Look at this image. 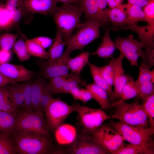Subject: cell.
<instances>
[{
  "mask_svg": "<svg viewBox=\"0 0 154 154\" xmlns=\"http://www.w3.org/2000/svg\"><path fill=\"white\" fill-rule=\"evenodd\" d=\"M21 85L24 99L23 110L28 112H33L32 104V83L28 81Z\"/></svg>",
  "mask_w": 154,
  "mask_h": 154,
  "instance_id": "cell-37",
  "label": "cell"
},
{
  "mask_svg": "<svg viewBox=\"0 0 154 154\" xmlns=\"http://www.w3.org/2000/svg\"><path fill=\"white\" fill-rule=\"evenodd\" d=\"M110 31L109 29L106 31L100 44L92 55H97L105 59L113 57L114 53L117 48L111 38Z\"/></svg>",
  "mask_w": 154,
  "mask_h": 154,
  "instance_id": "cell-21",
  "label": "cell"
},
{
  "mask_svg": "<svg viewBox=\"0 0 154 154\" xmlns=\"http://www.w3.org/2000/svg\"><path fill=\"white\" fill-rule=\"evenodd\" d=\"M15 113L0 111V134L10 136L15 131L16 121Z\"/></svg>",
  "mask_w": 154,
  "mask_h": 154,
  "instance_id": "cell-23",
  "label": "cell"
},
{
  "mask_svg": "<svg viewBox=\"0 0 154 154\" xmlns=\"http://www.w3.org/2000/svg\"><path fill=\"white\" fill-rule=\"evenodd\" d=\"M146 26H140L136 23L127 25L120 29H129L135 32L138 38L144 44L145 48L154 45V22H148Z\"/></svg>",
  "mask_w": 154,
  "mask_h": 154,
  "instance_id": "cell-17",
  "label": "cell"
},
{
  "mask_svg": "<svg viewBox=\"0 0 154 154\" xmlns=\"http://www.w3.org/2000/svg\"><path fill=\"white\" fill-rule=\"evenodd\" d=\"M0 73L16 83L27 81L32 78L34 73L23 65L0 62Z\"/></svg>",
  "mask_w": 154,
  "mask_h": 154,
  "instance_id": "cell-14",
  "label": "cell"
},
{
  "mask_svg": "<svg viewBox=\"0 0 154 154\" xmlns=\"http://www.w3.org/2000/svg\"><path fill=\"white\" fill-rule=\"evenodd\" d=\"M6 86L0 87V111L15 113L17 109L12 101L8 87Z\"/></svg>",
  "mask_w": 154,
  "mask_h": 154,
  "instance_id": "cell-30",
  "label": "cell"
},
{
  "mask_svg": "<svg viewBox=\"0 0 154 154\" xmlns=\"http://www.w3.org/2000/svg\"><path fill=\"white\" fill-rule=\"evenodd\" d=\"M16 83V82L7 78L0 73V87L9 84H15Z\"/></svg>",
  "mask_w": 154,
  "mask_h": 154,
  "instance_id": "cell-49",
  "label": "cell"
},
{
  "mask_svg": "<svg viewBox=\"0 0 154 154\" xmlns=\"http://www.w3.org/2000/svg\"><path fill=\"white\" fill-rule=\"evenodd\" d=\"M149 127L154 128V94L149 97L143 103Z\"/></svg>",
  "mask_w": 154,
  "mask_h": 154,
  "instance_id": "cell-39",
  "label": "cell"
},
{
  "mask_svg": "<svg viewBox=\"0 0 154 154\" xmlns=\"http://www.w3.org/2000/svg\"><path fill=\"white\" fill-rule=\"evenodd\" d=\"M14 25L11 13L6 8L4 3L0 2V30L8 29Z\"/></svg>",
  "mask_w": 154,
  "mask_h": 154,
  "instance_id": "cell-36",
  "label": "cell"
},
{
  "mask_svg": "<svg viewBox=\"0 0 154 154\" xmlns=\"http://www.w3.org/2000/svg\"><path fill=\"white\" fill-rule=\"evenodd\" d=\"M82 13L78 4L66 3L57 7L52 14L57 29L61 33L66 43L80 23Z\"/></svg>",
  "mask_w": 154,
  "mask_h": 154,
  "instance_id": "cell-2",
  "label": "cell"
},
{
  "mask_svg": "<svg viewBox=\"0 0 154 154\" xmlns=\"http://www.w3.org/2000/svg\"><path fill=\"white\" fill-rule=\"evenodd\" d=\"M78 113L79 121L82 132L92 135L106 120L110 118L101 109H94L74 105Z\"/></svg>",
  "mask_w": 154,
  "mask_h": 154,
  "instance_id": "cell-6",
  "label": "cell"
},
{
  "mask_svg": "<svg viewBox=\"0 0 154 154\" xmlns=\"http://www.w3.org/2000/svg\"><path fill=\"white\" fill-rule=\"evenodd\" d=\"M86 88L91 93L93 98L97 102L102 109L108 110L111 108L108 95L104 90L94 83L87 84Z\"/></svg>",
  "mask_w": 154,
  "mask_h": 154,
  "instance_id": "cell-24",
  "label": "cell"
},
{
  "mask_svg": "<svg viewBox=\"0 0 154 154\" xmlns=\"http://www.w3.org/2000/svg\"><path fill=\"white\" fill-rule=\"evenodd\" d=\"M71 52L67 49L62 55L54 62L47 64L46 61H42L38 63L43 76L46 78L58 76L68 73V61L71 58Z\"/></svg>",
  "mask_w": 154,
  "mask_h": 154,
  "instance_id": "cell-13",
  "label": "cell"
},
{
  "mask_svg": "<svg viewBox=\"0 0 154 154\" xmlns=\"http://www.w3.org/2000/svg\"><path fill=\"white\" fill-rule=\"evenodd\" d=\"M32 39L44 49L50 46L52 43V40L46 37L40 36Z\"/></svg>",
  "mask_w": 154,
  "mask_h": 154,
  "instance_id": "cell-44",
  "label": "cell"
},
{
  "mask_svg": "<svg viewBox=\"0 0 154 154\" xmlns=\"http://www.w3.org/2000/svg\"><path fill=\"white\" fill-rule=\"evenodd\" d=\"M112 127L118 132L124 140L133 144H143L152 140L154 128L128 125L119 121L112 122Z\"/></svg>",
  "mask_w": 154,
  "mask_h": 154,
  "instance_id": "cell-7",
  "label": "cell"
},
{
  "mask_svg": "<svg viewBox=\"0 0 154 154\" xmlns=\"http://www.w3.org/2000/svg\"><path fill=\"white\" fill-rule=\"evenodd\" d=\"M123 58V55L120 54L117 58H114L115 73L114 84V88L112 100L113 103L115 100H118L120 99L126 82V75L122 65Z\"/></svg>",
  "mask_w": 154,
  "mask_h": 154,
  "instance_id": "cell-16",
  "label": "cell"
},
{
  "mask_svg": "<svg viewBox=\"0 0 154 154\" xmlns=\"http://www.w3.org/2000/svg\"><path fill=\"white\" fill-rule=\"evenodd\" d=\"M97 5L98 8L104 11L107 5L106 0H96Z\"/></svg>",
  "mask_w": 154,
  "mask_h": 154,
  "instance_id": "cell-51",
  "label": "cell"
},
{
  "mask_svg": "<svg viewBox=\"0 0 154 154\" xmlns=\"http://www.w3.org/2000/svg\"><path fill=\"white\" fill-rule=\"evenodd\" d=\"M133 35L129 34L125 37L117 36L114 42L120 54L125 58L132 66L139 67L138 59L141 57L142 48L144 44L142 41L134 38Z\"/></svg>",
  "mask_w": 154,
  "mask_h": 154,
  "instance_id": "cell-10",
  "label": "cell"
},
{
  "mask_svg": "<svg viewBox=\"0 0 154 154\" xmlns=\"http://www.w3.org/2000/svg\"><path fill=\"white\" fill-rule=\"evenodd\" d=\"M101 25L98 21L88 20L80 23L76 33L72 35L66 43V48L71 52L74 50L81 49L100 37V27Z\"/></svg>",
  "mask_w": 154,
  "mask_h": 154,
  "instance_id": "cell-4",
  "label": "cell"
},
{
  "mask_svg": "<svg viewBox=\"0 0 154 154\" xmlns=\"http://www.w3.org/2000/svg\"><path fill=\"white\" fill-rule=\"evenodd\" d=\"M145 48L141 56L142 62L139 68V73L149 71L154 64V45Z\"/></svg>",
  "mask_w": 154,
  "mask_h": 154,
  "instance_id": "cell-31",
  "label": "cell"
},
{
  "mask_svg": "<svg viewBox=\"0 0 154 154\" xmlns=\"http://www.w3.org/2000/svg\"><path fill=\"white\" fill-rule=\"evenodd\" d=\"M154 142L148 140L141 144H125L113 154H153Z\"/></svg>",
  "mask_w": 154,
  "mask_h": 154,
  "instance_id": "cell-20",
  "label": "cell"
},
{
  "mask_svg": "<svg viewBox=\"0 0 154 154\" xmlns=\"http://www.w3.org/2000/svg\"><path fill=\"white\" fill-rule=\"evenodd\" d=\"M66 45L61 33L57 29L54 42L50 46L48 52L49 57L46 61L47 63L51 64L60 58L63 53L64 46Z\"/></svg>",
  "mask_w": 154,
  "mask_h": 154,
  "instance_id": "cell-22",
  "label": "cell"
},
{
  "mask_svg": "<svg viewBox=\"0 0 154 154\" xmlns=\"http://www.w3.org/2000/svg\"><path fill=\"white\" fill-rule=\"evenodd\" d=\"M126 75V82L123 87L121 97L118 100L112 104L124 102L137 96L139 94V84L129 74H127Z\"/></svg>",
  "mask_w": 154,
  "mask_h": 154,
  "instance_id": "cell-25",
  "label": "cell"
},
{
  "mask_svg": "<svg viewBox=\"0 0 154 154\" xmlns=\"http://www.w3.org/2000/svg\"><path fill=\"white\" fill-rule=\"evenodd\" d=\"M23 2L26 10L44 15L52 14L57 7L54 0H23Z\"/></svg>",
  "mask_w": 154,
  "mask_h": 154,
  "instance_id": "cell-18",
  "label": "cell"
},
{
  "mask_svg": "<svg viewBox=\"0 0 154 154\" xmlns=\"http://www.w3.org/2000/svg\"><path fill=\"white\" fill-rule=\"evenodd\" d=\"M18 37V34L5 33L0 35V48L10 50Z\"/></svg>",
  "mask_w": 154,
  "mask_h": 154,
  "instance_id": "cell-40",
  "label": "cell"
},
{
  "mask_svg": "<svg viewBox=\"0 0 154 154\" xmlns=\"http://www.w3.org/2000/svg\"><path fill=\"white\" fill-rule=\"evenodd\" d=\"M154 83L148 81L139 84L138 96L143 103L149 96L154 94Z\"/></svg>",
  "mask_w": 154,
  "mask_h": 154,
  "instance_id": "cell-41",
  "label": "cell"
},
{
  "mask_svg": "<svg viewBox=\"0 0 154 154\" xmlns=\"http://www.w3.org/2000/svg\"><path fill=\"white\" fill-rule=\"evenodd\" d=\"M151 81L154 82V70H153L148 72L139 73V76L137 81L138 84H140L143 83Z\"/></svg>",
  "mask_w": 154,
  "mask_h": 154,
  "instance_id": "cell-43",
  "label": "cell"
},
{
  "mask_svg": "<svg viewBox=\"0 0 154 154\" xmlns=\"http://www.w3.org/2000/svg\"><path fill=\"white\" fill-rule=\"evenodd\" d=\"M44 81L40 78L32 83V104L34 112L44 114L40 106V100Z\"/></svg>",
  "mask_w": 154,
  "mask_h": 154,
  "instance_id": "cell-28",
  "label": "cell"
},
{
  "mask_svg": "<svg viewBox=\"0 0 154 154\" xmlns=\"http://www.w3.org/2000/svg\"><path fill=\"white\" fill-rule=\"evenodd\" d=\"M94 83L104 90L107 93L109 100L112 102L113 91L105 81L100 70L99 67L89 62L88 64Z\"/></svg>",
  "mask_w": 154,
  "mask_h": 154,
  "instance_id": "cell-26",
  "label": "cell"
},
{
  "mask_svg": "<svg viewBox=\"0 0 154 154\" xmlns=\"http://www.w3.org/2000/svg\"><path fill=\"white\" fill-rule=\"evenodd\" d=\"M128 3L138 5L143 8L146 5L150 0H127Z\"/></svg>",
  "mask_w": 154,
  "mask_h": 154,
  "instance_id": "cell-50",
  "label": "cell"
},
{
  "mask_svg": "<svg viewBox=\"0 0 154 154\" xmlns=\"http://www.w3.org/2000/svg\"><path fill=\"white\" fill-rule=\"evenodd\" d=\"M110 8L119 7L122 5L123 0H106Z\"/></svg>",
  "mask_w": 154,
  "mask_h": 154,
  "instance_id": "cell-48",
  "label": "cell"
},
{
  "mask_svg": "<svg viewBox=\"0 0 154 154\" xmlns=\"http://www.w3.org/2000/svg\"><path fill=\"white\" fill-rule=\"evenodd\" d=\"M48 87V83L44 82L40 100L41 107L44 113L46 108L53 99Z\"/></svg>",
  "mask_w": 154,
  "mask_h": 154,
  "instance_id": "cell-42",
  "label": "cell"
},
{
  "mask_svg": "<svg viewBox=\"0 0 154 154\" xmlns=\"http://www.w3.org/2000/svg\"><path fill=\"white\" fill-rule=\"evenodd\" d=\"M66 151L72 154L110 153L91 135L82 132L77 134Z\"/></svg>",
  "mask_w": 154,
  "mask_h": 154,
  "instance_id": "cell-9",
  "label": "cell"
},
{
  "mask_svg": "<svg viewBox=\"0 0 154 154\" xmlns=\"http://www.w3.org/2000/svg\"><path fill=\"white\" fill-rule=\"evenodd\" d=\"M91 135L110 153L113 154L125 144L122 136L107 125H102Z\"/></svg>",
  "mask_w": 154,
  "mask_h": 154,
  "instance_id": "cell-11",
  "label": "cell"
},
{
  "mask_svg": "<svg viewBox=\"0 0 154 154\" xmlns=\"http://www.w3.org/2000/svg\"><path fill=\"white\" fill-rule=\"evenodd\" d=\"M122 5L126 13L129 25L136 23L140 21L145 22V15L142 7L129 3Z\"/></svg>",
  "mask_w": 154,
  "mask_h": 154,
  "instance_id": "cell-29",
  "label": "cell"
},
{
  "mask_svg": "<svg viewBox=\"0 0 154 154\" xmlns=\"http://www.w3.org/2000/svg\"><path fill=\"white\" fill-rule=\"evenodd\" d=\"M3 135H2V134H0V136Z\"/></svg>",
  "mask_w": 154,
  "mask_h": 154,
  "instance_id": "cell-53",
  "label": "cell"
},
{
  "mask_svg": "<svg viewBox=\"0 0 154 154\" xmlns=\"http://www.w3.org/2000/svg\"><path fill=\"white\" fill-rule=\"evenodd\" d=\"M26 38L25 35L22 34L19 39L16 41L13 47L14 52L21 62L26 61L30 58V55L26 48Z\"/></svg>",
  "mask_w": 154,
  "mask_h": 154,
  "instance_id": "cell-32",
  "label": "cell"
},
{
  "mask_svg": "<svg viewBox=\"0 0 154 154\" xmlns=\"http://www.w3.org/2000/svg\"><path fill=\"white\" fill-rule=\"evenodd\" d=\"M11 52L10 50L0 48V62H7L11 58Z\"/></svg>",
  "mask_w": 154,
  "mask_h": 154,
  "instance_id": "cell-46",
  "label": "cell"
},
{
  "mask_svg": "<svg viewBox=\"0 0 154 154\" xmlns=\"http://www.w3.org/2000/svg\"><path fill=\"white\" fill-rule=\"evenodd\" d=\"M23 131L36 132L50 136L49 129L44 114L34 111L24 110L16 115L14 131Z\"/></svg>",
  "mask_w": 154,
  "mask_h": 154,
  "instance_id": "cell-5",
  "label": "cell"
},
{
  "mask_svg": "<svg viewBox=\"0 0 154 154\" xmlns=\"http://www.w3.org/2000/svg\"><path fill=\"white\" fill-rule=\"evenodd\" d=\"M104 12L112 24L114 30L129 24L126 11L122 4L118 7L106 9Z\"/></svg>",
  "mask_w": 154,
  "mask_h": 154,
  "instance_id": "cell-19",
  "label": "cell"
},
{
  "mask_svg": "<svg viewBox=\"0 0 154 154\" xmlns=\"http://www.w3.org/2000/svg\"><path fill=\"white\" fill-rule=\"evenodd\" d=\"M57 4L58 3H62L63 4L69 3L78 4L79 0H54Z\"/></svg>",
  "mask_w": 154,
  "mask_h": 154,
  "instance_id": "cell-52",
  "label": "cell"
},
{
  "mask_svg": "<svg viewBox=\"0 0 154 154\" xmlns=\"http://www.w3.org/2000/svg\"><path fill=\"white\" fill-rule=\"evenodd\" d=\"M81 97L80 100L83 104L86 103L88 101L93 98L91 92L86 88L80 89Z\"/></svg>",
  "mask_w": 154,
  "mask_h": 154,
  "instance_id": "cell-45",
  "label": "cell"
},
{
  "mask_svg": "<svg viewBox=\"0 0 154 154\" xmlns=\"http://www.w3.org/2000/svg\"><path fill=\"white\" fill-rule=\"evenodd\" d=\"M17 152L13 141L10 136L3 135L0 136V154H13Z\"/></svg>",
  "mask_w": 154,
  "mask_h": 154,
  "instance_id": "cell-38",
  "label": "cell"
},
{
  "mask_svg": "<svg viewBox=\"0 0 154 154\" xmlns=\"http://www.w3.org/2000/svg\"><path fill=\"white\" fill-rule=\"evenodd\" d=\"M25 43L27 51L30 55L48 60L49 56L48 52L32 39H26Z\"/></svg>",
  "mask_w": 154,
  "mask_h": 154,
  "instance_id": "cell-33",
  "label": "cell"
},
{
  "mask_svg": "<svg viewBox=\"0 0 154 154\" xmlns=\"http://www.w3.org/2000/svg\"><path fill=\"white\" fill-rule=\"evenodd\" d=\"M12 101L17 109H23L24 99L23 90L21 84H12L8 87Z\"/></svg>",
  "mask_w": 154,
  "mask_h": 154,
  "instance_id": "cell-34",
  "label": "cell"
},
{
  "mask_svg": "<svg viewBox=\"0 0 154 154\" xmlns=\"http://www.w3.org/2000/svg\"><path fill=\"white\" fill-rule=\"evenodd\" d=\"M101 73L104 79L111 87L114 85L115 73L114 58H111L108 64L99 67Z\"/></svg>",
  "mask_w": 154,
  "mask_h": 154,
  "instance_id": "cell-35",
  "label": "cell"
},
{
  "mask_svg": "<svg viewBox=\"0 0 154 154\" xmlns=\"http://www.w3.org/2000/svg\"><path fill=\"white\" fill-rule=\"evenodd\" d=\"M78 5L84 14L87 20L97 21L101 26L110 22L104 11L98 8L96 0H79Z\"/></svg>",
  "mask_w": 154,
  "mask_h": 154,
  "instance_id": "cell-15",
  "label": "cell"
},
{
  "mask_svg": "<svg viewBox=\"0 0 154 154\" xmlns=\"http://www.w3.org/2000/svg\"><path fill=\"white\" fill-rule=\"evenodd\" d=\"M140 100L138 95L131 103L122 102L112 104L111 107H115V110L114 114L110 117L128 125L149 127L147 117Z\"/></svg>",
  "mask_w": 154,
  "mask_h": 154,
  "instance_id": "cell-3",
  "label": "cell"
},
{
  "mask_svg": "<svg viewBox=\"0 0 154 154\" xmlns=\"http://www.w3.org/2000/svg\"><path fill=\"white\" fill-rule=\"evenodd\" d=\"M73 97L74 101L76 100H80L81 92L80 89L78 86H76L73 88L70 92Z\"/></svg>",
  "mask_w": 154,
  "mask_h": 154,
  "instance_id": "cell-47",
  "label": "cell"
},
{
  "mask_svg": "<svg viewBox=\"0 0 154 154\" xmlns=\"http://www.w3.org/2000/svg\"><path fill=\"white\" fill-rule=\"evenodd\" d=\"M13 141L17 152L21 154H45L51 153L49 136L38 133L14 131Z\"/></svg>",
  "mask_w": 154,
  "mask_h": 154,
  "instance_id": "cell-1",
  "label": "cell"
},
{
  "mask_svg": "<svg viewBox=\"0 0 154 154\" xmlns=\"http://www.w3.org/2000/svg\"><path fill=\"white\" fill-rule=\"evenodd\" d=\"M89 52H83L73 58H70L68 65L71 73L80 75L83 68L89 62Z\"/></svg>",
  "mask_w": 154,
  "mask_h": 154,
  "instance_id": "cell-27",
  "label": "cell"
},
{
  "mask_svg": "<svg viewBox=\"0 0 154 154\" xmlns=\"http://www.w3.org/2000/svg\"><path fill=\"white\" fill-rule=\"evenodd\" d=\"M74 105L70 106L59 98H54L44 110L49 129L56 130L72 112L76 111Z\"/></svg>",
  "mask_w": 154,
  "mask_h": 154,
  "instance_id": "cell-8",
  "label": "cell"
},
{
  "mask_svg": "<svg viewBox=\"0 0 154 154\" xmlns=\"http://www.w3.org/2000/svg\"><path fill=\"white\" fill-rule=\"evenodd\" d=\"M86 84L80 75L70 73L49 78L48 87L51 94L69 93L74 88Z\"/></svg>",
  "mask_w": 154,
  "mask_h": 154,
  "instance_id": "cell-12",
  "label": "cell"
}]
</instances>
